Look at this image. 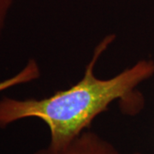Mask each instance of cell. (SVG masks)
Instances as JSON below:
<instances>
[{"label":"cell","instance_id":"cell-1","mask_svg":"<svg viewBox=\"0 0 154 154\" xmlns=\"http://www.w3.org/2000/svg\"><path fill=\"white\" fill-rule=\"evenodd\" d=\"M114 39L115 35L110 34L99 42L84 75L71 88L40 99H0V128L25 118H38L49 128L48 147L59 150L87 130L94 119L116 100L125 103L122 110L125 114L140 113L145 99L136 88L154 75V61L140 60L116 76L98 78L94 67Z\"/></svg>","mask_w":154,"mask_h":154},{"label":"cell","instance_id":"cell-2","mask_svg":"<svg viewBox=\"0 0 154 154\" xmlns=\"http://www.w3.org/2000/svg\"><path fill=\"white\" fill-rule=\"evenodd\" d=\"M33 154H121L112 144L97 133L85 130L72 141L59 150L48 146Z\"/></svg>","mask_w":154,"mask_h":154},{"label":"cell","instance_id":"cell-3","mask_svg":"<svg viewBox=\"0 0 154 154\" xmlns=\"http://www.w3.org/2000/svg\"><path fill=\"white\" fill-rule=\"evenodd\" d=\"M39 75L40 71L37 62L34 59H30L26 64V66L21 71L18 72L16 75L0 82V92L17 85L30 82L38 78Z\"/></svg>","mask_w":154,"mask_h":154},{"label":"cell","instance_id":"cell-4","mask_svg":"<svg viewBox=\"0 0 154 154\" xmlns=\"http://www.w3.org/2000/svg\"><path fill=\"white\" fill-rule=\"evenodd\" d=\"M15 0H0V39L3 34L8 12Z\"/></svg>","mask_w":154,"mask_h":154},{"label":"cell","instance_id":"cell-5","mask_svg":"<svg viewBox=\"0 0 154 154\" xmlns=\"http://www.w3.org/2000/svg\"><path fill=\"white\" fill-rule=\"evenodd\" d=\"M134 154H142V153H140V152H134Z\"/></svg>","mask_w":154,"mask_h":154}]
</instances>
